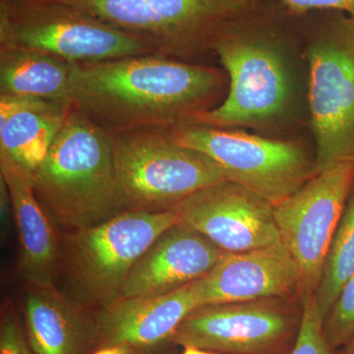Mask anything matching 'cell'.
<instances>
[{
	"mask_svg": "<svg viewBox=\"0 0 354 354\" xmlns=\"http://www.w3.org/2000/svg\"><path fill=\"white\" fill-rule=\"evenodd\" d=\"M174 208L179 223L227 253L281 243L274 205L232 181L205 188Z\"/></svg>",
	"mask_w": 354,
	"mask_h": 354,
	"instance_id": "8fae6325",
	"label": "cell"
},
{
	"mask_svg": "<svg viewBox=\"0 0 354 354\" xmlns=\"http://www.w3.org/2000/svg\"><path fill=\"white\" fill-rule=\"evenodd\" d=\"M72 64L46 51L0 46V95L74 104L69 88Z\"/></svg>",
	"mask_w": 354,
	"mask_h": 354,
	"instance_id": "d6986e66",
	"label": "cell"
},
{
	"mask_svg": "<svg viewBox=\"0 0 354 354\" xmlns=\"http://www.w3.org/2000/svg\"><path fill=\"white\" fill-rule=\"evenodd\" d=\"M201 306L265 298L302 300L299 267L285 244L227 253L204 278L195 281Z\"/></svg>",
	"mask_w": 354,
	"mask_h": 354,
	"instance_id": "7c38bea8",
	"label": "cell"
},
{
	"mask_svg": "<svg viewBox=\"0 0 354 354\" xmlns=\"http://www.w3.org/2000/svg\"><path fill=\"white\" fill-rule=\"evenodd\" d=\"M145 351H142V349H133V351L130 354H145Z\"/></svg>",
	"mask_w": 354,
	"mask_h": 354,
	"instance_id": "83f0119b",
	"label": "cell"
},
{
	"mask_svg": "<svg viewBox=\"0 0 354 354\" xmlns=\"http://www.w3.org/2000/svg\"><path fill=\"white\" fill-rule=\"evenodd\" d=\"M73 106L0 95V153L32 174L44 162Z\"/></svg>",
	"mask_w": 354,
	"mask_h": 354,
	"instance_id": "e0dca14e",
	"label": "cell"
},
{
	"mask_svg": "<svg viewBox=\"0 0 354 354\" xmlns=\"http://www.w3.org/2000/svg\"><path fill=\"white\" fill-rule=\"evenodd\" d=\"M211 50L227 71L230 90L221 104L198 114L189 125L257 127L285 113L290 78L281 51L271 41L241 35L227 25L212 39Z\"/></svg>",
	"mask_w": 354,
	"mask_h": 354,
	"instance_id": "8992f818",
	"label": "cell"
},
{
	"mask_svg": "<svg viewBox=\"0 0 354 354\" xmlns=\"http://www.w3.org/2000/svg\"><path fill=\"white\" fill-rule=\"evenodd\" d=\"M227 253L178 223L140 258L128 276L122 297H153L179 290L207 276Z\"/></svg>",
	"mask_w": 354,
	"mask_h": 354,
	"instance_id": "4fadbf2b",
	"label": "cell"
},
{
	"mask_svg": "<svg viewBox=\"0 0 354 354\" xmlns=\"http://www.w3.org/2000/svg\"><path fill=\"white\" fill-rule=\"evenodd\" d=\"M326 341L323 321L319 315L315 295L302 298V319L297 342L290 354H335Z\"/></svg>",
	"mask_w": 354,
	"mask_h": 354,
	"instance_id": "7402d4cb",
	"label": "cell"
},
{
	"mask_svg": "<svg viewBox=\"0 0 354 354\" xmlns=\"http://www.w3.org/2000/svg\"><path fill=\"white\" fill-rule=\"evenodd\" d=\"M0 46L46 51L71 64L155 53L131 35L55 0H0Z\"/></svg>",
	"mask_w": 354,
	"mask_h": 354,
	"instance_id": "5b68a950",
	"label": "cell"
},
{
	"mask_svg": "<svg viewBox=\"0 0 354 354\" xmlns=\"http://www.w3.org/2000/svg\"><path fill=\"white\" fill-rule=\"evenodd\" d=\"M354 187V162L317 172L274 206L281 242L299 267L305 295H315L330 242Z\"/></svg>",
	"mask_w": 354,
	"mask_h": 354,
	"instance_id": "30bf717a",
	"label": "cell"
},
{
	"mask_svg": "<svg viewBox=\"0 0 354 354\" xmlns=\"http://www.w3.org/2000/svg\"><path fill=\"white\" fill-rule=\"evenodd\" d=\"M295 11L312 9H335L346 11L354 20V0H281Z\"/></svg>",
	"mask_w": 354,
	"mask_h": 354,
	"instance_id": "cb8c5ba5",
	"label": "cell"
},
{
	"mask_svg": "<svg viewBox=\"0 0 354 354\" xmlns=\"http://www.w3.org/2000/svg\"><path fill=\"white\" fill-rule=\"evenodd\" d=\"M167 26L179 59L211 50L212 39L245 11L251 0H146Z\"/></svg>",
	"mask_w": 354,
	"mask_h": 354,
	"instance_id": "ac0fdd59",
	"label": "cell"
},
{
	"mask_svg": "<svg viewBox=\"0 0 354 354\" xmlns=\"http://www.w3.org/2000/svg\"><path fill=\"white\" fill-rule=\"evenodd\" d=\"M308 59L319 172L354 162V20L312 44Z\"/></svg>",
	"mask_w": 354,
	"mask_h": 354,
	"instance_id": "9c48e42d",
	"label": "cell"
},
{
	"mask_svg": "<svg viewBox=\"0 0 354 354\" xmlns=\"http://www.w3.org/2000/svg\"><path fill=\"white\" fill-rule=\"evenodd\" d=\"M0 176L19 237L18 270L30 286H55L60 244L55 223L35 195L32 174L0 153Z\"/></svg>",
	"mask_w": 354,
	"mask_h": 354,
	"instance_id": "9a60e30c",
	"label": "cell"
},
{
	"mask_svg": "<svg viewBox=\"0 0 354 354\" xmlns=\"http://www.w3.org/2000/svg\"><path fill=\"white\" fill-rule=\"evenodd\" d=\"M342 354H354V337L344 346V353Z\"/></svg>",
	"mask_w": 354,
	"mask_h": 354,
	"instance_id": "4316f807",
	"label": "cell"
},
{
	"mask_svg": "<svg viewBox=\"0 0 354 354\" xmlns=\"http://www.w3.org/2000/svg\"><path fill=\"white\" fill-rule=\"evenodd\" d=\"M179 223L176 209H127L97 225L69 232L60 243L68 297L85 308H104L122 297L140 258Z\"/></svg>",
	"mask_w": 354,
	"mask_h": 354,
	"instance_id": "3957f363",
	"label": "cell"
},
{
	"mask_svg": "<svg viewBox=\"0 0 354 354\" xmlns=\"http://www.w3.org/2000/svg\"><path fill=\"white\" fill-rule=\"evenodd\" d=\"M24 315L35 354H86L99 344L95 317L55 286L27 285Z\"/></svg>",
	"mask_w": 354,
	"mask_h": 354,
	"instance_id": "2e32d148",
	"label": "cell"
},
{
	"mask_svg": "<svg viewBox=\"0 0 354 354\" xmlns=\"http://www.w3.org/2000/svg\"><path fill=\"white\" fill-rule=\"evenodd\" d=\"M200 306L195 281L165 295L121 297L95 316L100 348L127 344L146 351L169 341L179 324Z\"/></svg>",
	"mask_w": 354,
	"mask_h": 354,
	"instance_id": "5bb4252c",
	"label": "cell"
},
{
	"mask_svg": "<svg viewBox=\"0 0 354 354\" xmlns=\"http://www.w3.org/2000/svg\"><path fill=\"white\" fill-rule=\"evenodd\" d=\"M181 354H216L208 349L196 348V346H185Z\"/></svg>",
	"mask_w": 354,
	"mask_h": 354,
	"instance_id": "484cf974",
	"label": "cell"
},
{
	"mask_svg": "<svg viewBox=\"0 0 354 354\" xmlns=\"http://www.w3.org/2000/svg\"><path fill=\"white\" fill-rule=\"evenodd\" d=\"M31 174L39 204L55 225L69 232L129 209L116 176L111 136L75 106Z\"/></svg>",
	"mask_w": 354,
	"mask_h": 354,
	"instance_id": "7a4b0ae2",
	"label": "cell"
},
{
	"mask_svg": "<svg viewBox=\"0 0 354 354\" xmlns=\"http://www.w3.org/2000/svg\"><path fill=\"white\" fill-rule=\"evenodd\" d=\"M218 69L165 55L72 64L74 106L109 136L189 125L214 109L223 88Z\"/></svg>",
	"mask_w": 354,
	"mask_h": 354,
	"instance_id": "6da1fadb",
	"label": "cell"
},
{
	"mask_svg": "<svg viewBox=\"0 0 354 354\" xmlns=\"http://www.w3.org/2000/svg\"><path fill=\"white\" fill-rule=\"evenodd\" d=\"M111 139L116 176L129 209H174L227 180L211 158L177 143L169 130H137Z\"/></svg>",
	"mask_w": 354,
	"mask_h": 354,
	"instance_id": "277c9868",
	"label": "cell"
},
{
	"mask_svg": "<svg viewBox=\"0 0 354 354\" xmlns=\"http://www.w3.org/2000/svg\"><path fill=\"white\" fill-rule=\"evenodd\" d=\"M0 354H35L12 308H6L0 321Z\"/></svg>",
	"mask_w": 354,
	"mask_h": 354,
	"instance_id": "603a6c76",
	"label": "cell"
},
{
	"mask_svg": "<svg viewBox=\"0 0 354 354\" xmlns=\"http://www.w3.org/2000/svg\"><path fill=\"white\" fill-rule=\"evenodd\" d=\"M133 349L131 346L127 344H120V346H104L100 348L95 353L93 354H130Z\"/></svg>",
	"mask_w": 354,
	"mask_h": 354,
	"instance_id": "d4e9b609",
	"label": "cell"
},
{
	"mask_svg": "<svg viewBox=\"0 0 354 354\" xmlns=\"http://www.w3.org/2000/svg\"><path fill=\"white\" fill-rule=\"evenodd\" d=\"M169 132L181 146L211 158L227 180L274 206L317 174L315 162H311L301 147L291 142L205 125H183Z\"/></svg>",
	"mask_w": 354,
	"mask_h": 354,
	"instance_id": "52a82bcc",
	"label": "cell"
},
{
	"mask_svg": "<svg viewBox=\"0 0 354 354\" xmlns=\"http://www.w3.org/2000/svg\"><path fill=\"white\" fill-rule=\"evenodd\" d=\"M302 319V300L265 298L193 310L169 342L225 354H290Z\"/></svg>",
	"mask_w": 354,
	"mask_h": 354,
	"instance_id": "ba28073f",
	"label": "cell"
},
{
	"mask_svg": "<svg viewBox=\"0 0 354 354\" xmlns=\"http://www.w3.org/2000/svg\"><path fill=\"white\" fill-rule=\"evenodd\" d=\"M323 333L330 348L346 346L354 337V274L342 286L323 322Z\"/></svg>",
	"mask_w": 354,
	"mask_h": 354,
	"instance_id": "44dd1931",
	"label": "cell"
},
{
	"mask_svg": "<svg viewBox=\"0 0 354 354\" xmlns=\"http://www.w3.org/2000/svg\"><path fill=\"white\" fill-rule=\"evenodd\" d=\"M353 274L354 193H351L341 223L330 242L315 291L317 308L323 322L339 297L342 286Z\"/></svg>",
	"mask_w": 354,
	"mask_h": 354,
	"instance_id": "ffe728a7",
	"label": "cell"
}]
</instances>
